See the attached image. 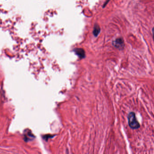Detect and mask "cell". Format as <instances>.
Listing matches in <instances>:
<instances>
[{
    "label": "cell",
    "instance_id": "obj_2",
    "mask_svg": "<svg viewBox=\"0 0 154 154\" xmlns=\"http://www.w3.org/2000/svg\"><path fill=\"white\" fill-rule=\"evenodd\" d=\"M112 45L118 49H123L124 46V42L122 38H118L112 42Z\"/></svg>",
    "mask_w": 154,
    "mask_h": 154
},
{
    "label": "cell",
    "instance_id": "obj_3",
    "mask_svg": "<svg viewBox=\"0 0 154 154\" xmlns=\"http://www.w3.org/2000/svg\"><path fill=\"white\" fill-rule=\"evenodd\" d=\"M75 53L80 58H83L85 57V52L82 49H76L74 50Z\"/></svg>",
    "mask_w": 154,
    "mask_h": 154
},
{
    "label": "cell",
    "instance_id": "obj_1",
    "mask_svg": "<svg viewBox=\"0 0 154 154\" xmlns=\"http://www.w3.org/2000/svg\"><path fill=\"white\" fill-rule=\"evenodd\" d=\"M128 124L130 128L133 129H138L140 125L137 120L135 113L134 112H130L128 115Z\"/></svg>",
    "mask_w": 154,
    "mask_h": 154
},
{
    "label": "cell",
    "instance_id": "obj_4",
    "mask_svg": "<svg viewBox=\"0 0 154 154\" xmlns=\"http://www.w3.org/2000/svg\"><path fill=\"white\" fill-rule=\"evenodd\" d=\"M100 31V29L99 25H95V27L94 28L93 30V34H94L95 36H97V35L99 34V32Z\"/></svg>",
    "mask_w": 154,
    "mask_h": 154
}]
</instances>
